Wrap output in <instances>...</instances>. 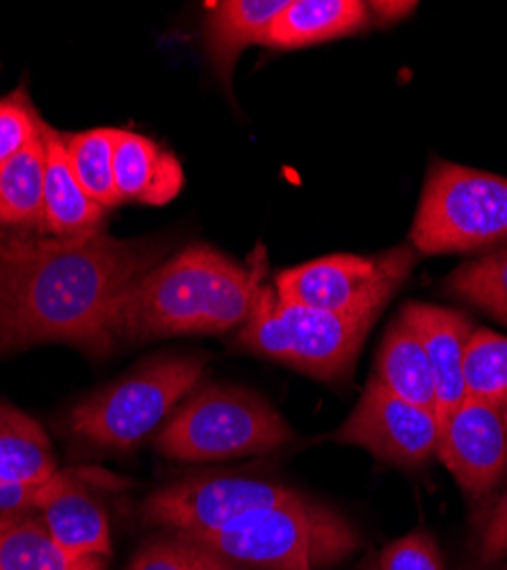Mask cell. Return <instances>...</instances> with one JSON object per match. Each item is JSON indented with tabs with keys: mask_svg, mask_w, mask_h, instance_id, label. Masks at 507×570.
<instances>
[{
	"mask_svg": "<svg viewBox=\"0 0 507 570\" xmlns=\"http://www.w3.org/2000/svg\"><path fill=\"white\" fill-rule=\"evenodd\" d=\"M165 252L167 245L117 240L104 228L82 237L0 228V356L41 343L110 354L119 297Z\"/></svg>",
	"mask_w": 507,
	"mask_h": 570,
	"instance_id": "1",
	"label": "cell"
},
{
	"mask_svg": "<svg viewBox=\"0 0 507 570\" xmlns=\"http://www.w3.org/2000/svg\"><path fill=\"white\" fill-rule=\"evenodd\" d=\"M265 278L259 249L252 267L193 245L137 278L119 297L113 338L149 343L172 336H217L241 328Z\"/></svg>",
	"mask_w": 507,
	"mask_h": 570,
	"instance_id": "2",
	"label": "cell"
},
{
	"mask_svg": "<svg viewBox=\"0 0 507 570\" xmlns=\"http://www.w3.org/2000/svg\"><path fill=\"white\" fill-rule=\"evenodd\" d=\"M188 537L250 570H322L348 559L357 532L337 511L300 498L222 530Z\"/></svg>",
	"mask_w": 507,
	"mask_h": 570,
	"instance_id": "3",
	"label": "cell"
},
{
	"mask_svg": "<svg viewBox=\"0 0 507 570\" xmlns=\"http://www.w3.org/2000/svg\"><path fill=\"white\" fill-rule=\"evenodd\" d=\"M378 317L339 315L282 302L263 278L236 345L250 354L280 361L320 382L350 376L368 331Z\"/></svg>",
	"mask_w": 507,
	"mask_h": 570,
	"instance_id": "4",
	"label": "cell"
},
{
	"mask_svg": "<svg viewBox=\"0 0 507 570\" xmlns=\"http://www.w3.org/2000/svg\"><path fill=\"white\" fill-rule=\"evenodd\" d=\"M206 361L204 354H176L143 363L80 402L69 415V432L99 450H133L197 386Z\"/></svg>",
	"mask_w": 507,
	"mask_h": 570,
	"instance_id": "5",
	"label": "cell"
},
{
	"mask_svg": "<svg viewBox=\"0 0 507 570\" xmlns=\"http://www.w3.org/2000/svg\"><path fill=\"white\" fill-rule=\"evenodd\" d=\"M293 439L289 422L254 393L204 386L156 434V450L176 461L267 454Z\"/></svg>",
	"mask_w": 507,
	"mask_h": 570,
	"instance_id": "6",
	"label": "cell"
},
{
	"mask_svg": "<svg viewBox=\"0 0 507 570\" xmlns=\"http://www.w3.org/2000/svg\"><path fill=\"white\" fill-rule=\"evenodd\" d=\"M507 240V178L435 163L411 226L421 254L476 252Z\"/></svg>",
	"mask_w": 507,
	"mask_h": 570,
	"instance_id": "7",
	"label": "cell"
},
{
	"mask_svg": "<svg viewBox=\"0 0 507 570\" xmlns=\"http://www.w3.org/2000/svg\"><path fill=\"white\" fill-rule=\"evenodd\" d=\"M417 261L413 247H396L380 256L337 254L289 267L274 276L282 302L339 313L378 317Z\"/></svg>",
	"mask_w": 507,
	"mask_h": 570,
	"instance_id": "8",
	"label": "cell"
},
{
	"mask_svg": "<svg viewBox=\"0 0 507 570\" xmlns=\"http://www.w3.org/2000/svg\"><path fill=\"white\" fill-rule=\"evenodd\" d=\"M300 498L304 495L282 484L238 474H208L149 495L143 507V520L147 525L172 530V534H204Z\"/></svg>",
	"mask_w": 507,
	"mask_h": 570,
	"instance_id": "9",
	"label": "cell"
},
{
	"mask_svg": "<svg viewBox=\"0 0 507 570\" xmlns=\"http://www.w3.org/2000/svg\"><path fill=\"white\" fill-rule=\"evenodd\" d=\"M332 439L343 445L363 448L384 463L419 468L437 452L439 420L435 413L400 400L371 379L352 415Z\"/></svg>",
	"mask_w": 507,
	"mask_h": 570,
	"instance_id": "10",
	"label": "cell"
},
{
	"mask_svg": "<svg viewBox=\"0 0 507 570\" xmlns=\"http://www.w3.org/2000/svg\"><path fill=\"white\" fill-rule=\"evenodd\" d=\"M437 454L471 498L487 495L507 468L503 404L465 397L439 420Z\"/></svg>",
	"mask_w": 507,
	"mask_h": 570,
	"instance_id": "11",
	"label": "cell"
},
{
	"mask_svg": "<svg viewBox=\"0 0 507 570\" xmlns=\"http://www.w3.org/2000/svg\"><path fill=\"white\" fill-rule=\"evenodd\" d=\"M95 487L121 489L124 480L101 470H89L82 480L37 511L53 541L76 559H106L113 550L108 511L91 493Z\"/></svg>",
	"mask_w": 507,
	"mask_h": 570,
	"instance_id": "12",
	"label": "cell"
},
{
	"mask_svg": "<svg viewBox=\"0 0 507 570\" xmlns=\"http://www.w3.org/2000/svg\"><path fill=\"white\" fill-rule=\"evenodd\" d=\"M402 315L417 328L428 352L437 384V417L441 420L467 397L465 352L474 326L467 315L430 304H407Z\"/></svg>",
	"mask_w": 507,
	"mask_h": 570,
	"instance_id": "13",
	"label": "cell"
},
{
	"mask_svg": "<svg viewBox=\"0 0 507 570\" xmlns=\"http://www.w3.org/2000/svg\"><path fill=\"white\" fill-rule=\"evenodd\" d=\"M41 139L46 149L43 176V215L46 233L51 237H82L104 228L106 208L91 202L80 187L69 156L65 132L41 121Z\"/></svg>",
	"mask_w": 507,
	"mask_h": 570,
	"instance_id": "14",
	"label": "cell"
},
{
	"mask_svg": "<svg viewBox=\"0 0 507 570\" xmlns=\"http://www.w3.org/2000/svg\"><path fill=\"white\" fill-rule=\"evenodd\" d=\"M186 174L174 154L147 135L121 130L115 149V187L124 202L165 206L178 197Z\"/></svg>",
	"mask_w": 507,
	"mask_h": 570,
	"instance_id": "15",
	"label": "cell"
},
{
	"mask_svg": "<svg viewBox=\"0 0 507 570\" xmlns=\"http://www.w3.org/2000/svg\"><path fill=\"white\" fill-rule=\"evenodd\" d=\"M371 23V8L361 0H289L282 14L274 19L263 46L276 51L306 49L354 35Z\"/></svg>",
	"mask_w": 507,
	"mask_h": 570,
	"instance_id": "16",
	"label": "cell"
},
{
	"mask_svg": "<svg viewBox=\"0 0 507 570\" xmlns=\"http://www.w3.org/2000/svg\"><path fill=\"white\" fill-rule=\"evenodd\" d=\"M286 6L289 0H220L208 6L206 53L222 82L232 80L234 65L247 46L265 43L274 19Z\"/></svg>",
	"mask_w": 507,
	"mask_h": 570,
	"instance_id": "17",
	"label": "cell"
},
{
	"mask_svg": "<svg viewBox=\"0 0 507 570\" xmlns=\"http://www.w3.org/2000/svg\"><path fill=\"white\" fill-rule=\"evenodd\" d=\"M373 382L437 415V384L428 352L407 315H398L380 345ZM439 420V417H437Z\"/></svg>",
	"mask_w": 507,
	"mask_h": 570,
	"instance_id": "18",
	"label": "cell"
},
{
	"mask_svg": "<svg viewBox=\"0 0 507 570\" xmlns=\"http://www.w3.org/2000/svg\"><path fill=\"white\" fill-rule=\"evenodd\" d=\"M104 557L76 559L46 530L37 511L0 513V570H104Z\"/></svg>",
	"mask_w": 507,
	"mask_h": 570,
	"instance_id": "19",
	"label": "cell"
},
{
	"mask_svg": "<svg viewBox=\"0 0 507 570\" xmlns=\"http://www.w3.org/2000/svg\"><path fill=\"white\" fill-rule=\"evenodd\" d=\"M49 436L23 411L0 404V480L19 487H41L58 474Z\"/></svg>",
	"mask_w": 507,
	"mask_h": 570,
	"instance_id": "20",
	"label": "cell"
},
{
	"mask_svg": "<svg viewBox=\"0 0 507 570\" xmlns=\"http://www.w3.org/2000/svg\"><path fill=\"white\" fill-rule=\"evenodd\" d=\"M43 176L46 149L39 130L26 149L0 165V228L46 233Z\"/></svg>",
	"mask_w": 507,
	"mask_h": 570,
	"instance_id": "21",
	"label": "cell"
},
{
	"mask_svg": "<svg viewBox=\"0 0 507 570\" xmlns=\"http://www.w3.org/2000/svg\"><path fill=\"white\" fill-rule=\"evenodd\" d=\"M119 132L117 128H95L65 135L67 156L80 187L91 202L106 210L121 204L115 187V149Z\"/></svg>",
	"mask_w": 507,
	"mask_h": 570,
	"instance_id": "22",
	"label": "cell"
},
{
	"mask_svg": "<svg viewBox=\"0 0 507 570\" xmlns=\"http://www.w3.org/2000/svg\"><path fill=\"white\" fill-rule=\"evenodd\" d=\"M446 291L507 324V247L455 269Z\"/></svg>",
	"mask_w": 507,
	"mask_h": 570,
	"instance_id": "23",
	"label": "cell"
},
{
	"mask_svg": "<svg viewBox=\"0 0 507 570\" xmlns=\"http://www.w3.org/2000/svg\"><path fill=\"white\" fill-rule=\"evenodd\" d=\"M467 397L503 404L507 402V336L480 328L465 352Z\"/></svg>",
	"mask_w": 507,
	"mask_h": 570,
	"instance_id": "24",
	"label": "cell"
},
{
	"mask_svg": "<svg viewBox=\"0 0 507 570\" xmlns=\"http://www.w3.org/2000/svg\"><path fill=\"white\" fill-rule=\"evenodd\" d=\"M128 570H250L181 534L152 541L137 552Z\"/></svg>",
	"mask_w": 507,
	"mask_h": 570,
	"instance_id": "25",
	"label": "cell"
},
{
	"mask_svg": "<svg viewBox=\"0 0 507 570\" xmlns=\"http://www.w3.org/2000/svg\"><path fill=\"white\" fill-rule=\"evenodd\" d=\"M41 119L21 87L0 101V165H6L39 137Z\"/></svg>",
	"mask_w": 507,
	"mask_h": 570,
	"instance_id": "26",
	"label": "cell"
},
{
	"mask_svg": "<svg viewBox=\"0 0 507 570\" xmlns=\"http://www.w3.org/2000/svg\"><path fill=\"white\" fill-rule=\"evenodd\" d=\"M373 570H446L441 552L428 532H411L393 541Z\"/></svg>",
	"mask_w": 507,
	"mask_h": 570,
	"instance_id": "27",
	"label": "cell"
},
{
	"mask_svg": "<svg viewBox=\"0 0 507 570\" xmlns=\"http://www.w3.org/2000/svg\"><path fill=\"white\" fill-rule=\"evenodd\" d=\"M87 472L89 470H60L51 482L41 487H19L0 480V513L39 511L69 487H74L78 480H82Z\"/></svg>",
	"mask_w": 507,
	"mask_h": 570,
	"instance_id": "28",
	"label": "cell"
},
{
	"mask_svg": "<svg viewBox=\"0 0 507 570\" xmlns=\"http://www.w3.org/2000/svg\"><path fill=\"white\" fill-rule=\"evenodd\" d=\"M505 554H507V493L498 500L485 525V532L480 539V561L494 563Z\"/></svg>",
	"mask_w": 507,
	"mask_h": 570,
	"instance_id": "29",
	"label": "cell"
},
{
	"mask_svg": "<svg viewBox=\"0 0 507 570\" xmlns=\"http://www.w3.org/2000/svg\"><path fill=\"white\" fill-rule=\"evenodd\" d=\"M368 8H371V14H376L380 21L393 23V21H400L407 14H411L413 8H417V3H398V0H382V3H368Z\"/></svg>",
	"mask_w": 507,
	"mask_h": 570,
	"instance_id": "30",
	"label": "cell"
},
{
	"mask_svg": "<svg viewBox=\"0 0 507 570\" xmlns=\"http://www.w3.org/2000/svg\"><path fill=\"white\" fill-rule=\"evenodd\" d=\"M503 424H505V434H507V402L503 406Z\"/></svg>",
	"mask_w": 507,
	"mask_h": 570,
	"instance_id": "31",
	"label": "cell"
},
{
	"mask_svg": "<svg viewBox=\"0 0 507 570\" xmlns=\"http://www.w3.org/2000/svg\"><path fill=\"white\" fill-rule=\"evenodd\" d=\"M505 570H507V568H505Z\"/></svg>",
	"mask_w": 507,
	"mask_h": 570,
	"instance_id": "32",
	"label": "cell"
}]
</instances>
